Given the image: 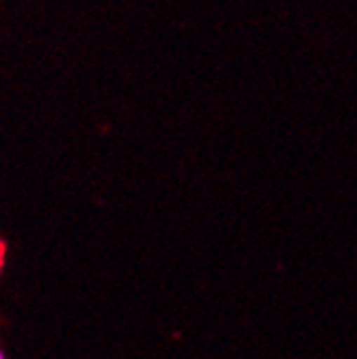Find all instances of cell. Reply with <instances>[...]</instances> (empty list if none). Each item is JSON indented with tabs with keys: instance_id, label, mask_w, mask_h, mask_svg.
Returning <instances> with one entry per match:
<instances>
[{
	"instance_id": "obj_1",
	"label": "cell",
	"mask_w": 357,
	"mask_h": 359,
	"mask_svg": "<svg viewBox=\"0 0 357 359\" xmlns=\"http://www.w3.org/2000/svg\"><path fill=\"white\" fill-rule=\"evenodd\" d=\"M3 265H5V243L0 241V272H3Z\"/></svg>"
},
{
	"instance_id": "obj_2",
	"label": "cell",
	"mask_w": 357,
	"mask_h": 359,
	"mask_svg": "<svg viewBox=\"0 0 357 359\" xmlns=\"http://www.w3.org/2000/svg\"><path fill=\"white\" fill-rule=\"evenodd\" d=\"M0 359H7V355H5V351H3V348H0Z\"/></svg>"
}]
</instances>
